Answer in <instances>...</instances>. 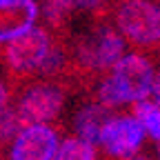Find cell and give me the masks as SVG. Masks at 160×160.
<instances>
[{
	"label": "cell",
	"instance_id": "cell-1",
	"mask_svg": "<svg viewBox=\"0 0 160 160\" xmlns=\"http://www.w3.org/2000/svg\"><path fill=\"white\" fill-rule=\"evenodd\" d=\"M153 65L142 56H125L113 65L111 76L98 89V98L105 109L120 107L125 102H142L151 93Z\"/></svg>",
	"mask_w": 160,
	"mask_h": 160
},
{
	"label": "cell",
	"instance_id": "cell-2",
	"mask_svg": "<svg viewBox=\"0 0 160 160\" xmlns=\"http://www.w3.org/2000/svg\"><path fill=\"white\" fill-rule=\"evenodd\" d=\"M51 47L53 38L45 27H31L22 36L9 40L0 51V60L7 67L11 82H20L40 73Z\"/></svg>",
	"mask_w": 160,
	"mask_h": 160
},
{
	"label": "cell",
	"instance_id": "cell-3",
	"mask_svg": "<svg viewBox=\"0 0 160 160\" xmlns=\"http://www.w3.org/2000/svg\"><path fill=\"white\" fill-rule=\"evenodd\" d=\"M125 42L111 27H93L76 42L73 49V62L78 69L87 73H100L111 69L120 56H122Z\"/></svg>",
	"mask_w": 160,
	"mask_h": 160
},
{
	"label": "cell",
	"instance_id": "cell-4",
	"mask_svg": "<svg viewBox=\"0 0 160 160\" xmlns=\"http://www.w3.org/2000/svg\"><path fill=\"white\" fill-rule=\"evenodd\" d=\"M65 105V89L53 82H40L22 91L13 107L22 127L45 125L53 120Z\"/></svg>",
	"mask_w": 160,
	"mask_h": 160
},
{
	"label": "cell",
	"instance_id": "cell-5",
	"mask_svg": "<svg viewBox=\"0 0 160 160\" xmlns=\"http://www.w3.org/2000/svg\"><path fill=\"white\" fill-rule=\"evenodd\" d=\"M116 22L136 45L160 42V5L147 0H129L116 9Z\"/></svg>",
	"mask_w": 160,
	"mask_h": 160
},
{
	"label": "cell",
	"instance_id": "cell-6",
	"mask_svg": "<svg viewBox=\"0 0 160 160\" xmlns=\"http://www.w3.org/2000/svg\"><path fill=\"white\" fill-rule=\"evenodd\" d=\"M142 127L133 116H118L111 118L100 131V145L113 158H131L138 147L142 145Z\"/></svg>",
	"mask_w": 160,
	"mask_h": 160
},
{
	"label": "cell",
	"instance_id": "cell-7",
	"mask_svg": "<svg viewBox=\"0 0 160 160\" xmlns=\"http://www.w3.org/2000/svg\"><path fill=\"white\" fill-rule=\"evenodd\" d=\"M58 133L47 125L25 127L11 147V160H53Z\"/></svg>",
	"mask_w": 160,
	"mask_h": 160
},
{
	"label": "cell",
	"instance_id": "cell-8",
	"mask_svg": "<svg viewBox=\"0 0 160 160\" xmlns=\"http://www.w3.org/2000/svg\"><path fill=\"white\" fill-rule=\"evenodd\" d=\"M38 18V2L33 0H0V42L22 36Z\"/></svg>",
	"mask_w": 160,
	"mask_h": 160
},
{
	"label": "cell",
	"instance_id": "cell-9",
	"mask_svg": "<svg viewBox=\"0 0 160 160\" xmlns=\"http://www.w3.org/2000/svg\"><path fill=\"white\" fill-rule=\"evenodd\" d=\"M111 120V113L109 109H105L102 105H85L82 109H80L73 118V129L78 133L80 140H85V142L89 145H96L100 142V131H102V127Z\"/></svg>",
	"mask_w": 160,
	"mask_h": 160
},
{
	"label": "cell",
	"instance_id": "cell-10",
	"mask_svg": "<svg viewBox=\"0 0 160 160\" xmlns=\"http://www.w3.org/2000/svg\"><path fill=\"white\" fill-rule=\"evenodd\" d=\"M133 118L140 122L142 131H147L153 140L160 142V107L156 102L142 100V102L133 105Z\"/></svg>",
	"mask_w": 160,
	"mask_h": 160
},
{
	"label": "cell",
	"instance_id": "cell-11",
	"mask_svg": "<svg viewBox=\"0 0 160 160\" xmlns=\"http://www.w3.org/2000/svg\"><path fill=\"white\" fill-rule=\"evenodd\" d=\"M53 160H96V147L80 138H67L56 149Z\"/></svg>",
	"mask_w": 160,
	"mask_h": 160
},
{
	"label": "cell",
	"instance_id": "cell-12",
	"mask_svg": "<svg viewBox=\"0 0 160 160\" xmlns=\"http://www.w3.org/2000/svg\"><path fill=\"white\" fill-rule=\"evenodd\" d=\"M20 131H22V125H20L13 107L0 111V149H5L13 138H18Z\"/></svg>",
	"mask_w": 160,
	"mask_h": 160
},
{
	"label": "cell",
	"instance_id": "cell-13",
	"mask_svg": "<svg viewBox=\"0 0 160 160\" xmlns=\"http://www.w3.org/2000/svg\"><path fill=\"white\" fill-rule=\"evenodd\" d=\"M71 9H76L73 2H47V5H42V16L51 27L58 29V25H62L67 20Z\"/></svg>",
	"mask_w": 160,
	"mask_h": 160
},
{
	"label": "cell",
	"instance_id": "cell-14",
	"mask_svg": "<svg viewBox=\"0 0 160 160\" xmlns=\"http://www.w3.org/2000/svg\"><path fill=\"white\" fill-rule=\"evenodd\" d=\"M9 96H11V93H9L7 82H2V80H0V111L9 107Z\"/></svg>",
	"mask_w": 160,
	"mask_h": 160
},
{
	"label": "cell",
	"instance_id": "cell-15",
	"mask_svg": "<svg viewBox=\"0 0 160 160\" xmlns=\"http://www.w3.org/2000/svg\"><path fill=\"white\" fill-rule=\"evenodd\" d=\"M151 93L156 96V105L160 107V73L153 76V85H151Z\"/></svg>",
	"mask_w": 160,
	"mask_h": 160
},
{
	"label": "cell",
	"instance_id": "cell-16",
	"mask_svg": "<svg viewBox=\"0 0 160 160\" xmlns=\"http://www.w3.org/2000/svg\"><path fill=\"white\" fill-rule=\"evenodd\" d=\"M129 160H147V158H140V156H136V158H129Z\"/></svg>",
	"mask_w": 160,
	"mask_h": 160
},
{
	"label": "cell",
	"instance_id": "cell-17",
	"mask_svg": "<svg viewBox=\"0 0 160 160\" xmlns=\"http://www.w3.org/2000/svg\"><path fill=\"white\" fill-rule=\"evenodd\" d=\"M158 156H160V142H158Z\"/></svg>",
	"mask_w": 160,
	"mask_h": 160
}]
</instances>
